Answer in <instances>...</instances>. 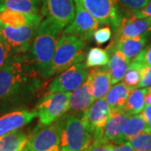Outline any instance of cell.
<instances>
[{
	"label": "cell",
	"instance_id": "6da1fadb",
	"mask_svg": "<svg viewBox=\"0 0 151 151\" xmlns=\"http://www.w3.org/2000/svg\"><path fill=\"white\" fill-rule=\"evenodd\" d=\"M28 53L14 54L0 69V113L29 104L42 87L44 79Z\"/></svg>",
	"mask_w": 151,
	"mask_h": 151
},
{
	"label": "cell",
	"instance_id": "7a4b0ae2",
	"mask_svg": "<svg viewBox=\"0 0 151 151\" xmlns=\"http://www.w3.org/2000/svg\"><path fill=\"white\" fill-rule=\"evenodd\" d=\"M64 27L50 18H45L39 25L29 55L44 80L50 78V69L56 45Z\"/></svg>",
	"mask_w": 151,
	"mask_h": 151
},
{
	"label": "cell",
	"instance_id": "3957f363",
	"mask_svg": "<svg viewBox=\"0 0 151 151\" xmlns=\"http://www.w3.org/2000/svg\"><path fill=\"white\" fill-rule=\"evenodd\" d=\"M61 151H86L93 142V135L81 117L65 113L58 120Z\"/></svg>",
	"mask_w": 151,
	"mask_h": 151
},
{
	"label": "cell",
	"instance_id": "277c9868",
	"mask_svg": "<svg viewBox=\"0 0 151 151\" xmlns=\"http://www.w3.org/2000/svg\"><path fill=\"white\" fill-rule=\"evenodd\" d=\"M85 47L86 41L84 40L62 33L52 59L49 74L50 78L73 65L83 62L86 57Z\"/></svg>",
	"mask_w": 151,
	"mask_h": 151
},
{
	"label": "cell",
	"instance_id": "5b68a950",
	"mask_svg": "<svg viewBox=\"0 0 151 151\" xmlns=\"http://www.w3.org/2000/svg\"><path fill=\"white\" fill-rule=\"evenodd\" d=\"M70 109V92H48L35 108L40 124L48 126L63 117Z\"/></svg>",
	"mask_w": 151,
	"mask_h": 151
},
{
	"label": "cell",
	"instance_id": "8992f818",
	"mask_svg": "<svg viewBox=\"0 0 151 151\" xmlns=\"http://www.w3.org/2000/svg\"><path fill=\"white\" fill-rule=\"evenodd\" d=\"M60 136L58 120L48 126L39 124L28 136L23 151H61Z\"/></svg>",
	"mask_w": 151,
	"mask_h": 151
},
{
	"label": "cell",
	"instance_id": "52a82bcc",
	"mask_svg": "<svg viewBox=\"0 0 151 151\" xmlns=\"http://www.w3.org/2000/svg\"><path fill=\"white\" fill-rule=\"evenodd\" d=\"M91 69L85 62L73 65L56 76L48 85V92H71L84 83Z\"/></svg>",
	"mask_w": 151,
	"mask_h": 151
},
{
	"label": "cell",
	"instance_id": "ba28073f",
	"mask_svg": "<svg viewBox=\"0 0 151 151\" xmlns=\"http://www.w3.org/2000/svg\"><path fill=\"white\" fill-rule=\"evenodd\" d=\"M82 6L97 21L116 29L123 15L116 0H79Z\"/></svg>",
	"mask_w": 151,
	"mask_h": 151
},
{
	"label": "cell",
	"instance_id": "9c48e42d",
	"mask_svg": "<svg viewBox=\"0 0 151 151\" xmlns=\"http://www.w3.org/2000/svg\"><path fill=\"white\" fill-rule=\"evenodd\" d=\"M38 27L39 25L13 28L0 22V36L13 49L15 54H25L29 50Z\"/></svg>",
	"mask_w": 151,
	"mask_h": 151
},
{
	"label": "cell",
	"instance_id": "30bf717a",
	"mask_svg": "<svg viewBox=\"0 0 151 151\" xmlns=\"http://www.w3.org/2000/svg\"><path fill=\"white\" fill-rule=\"evenodd\" d=\"M75 1V17L73 21L64 29L63 34L80 37L85 41L90 40L99 28L100 23L82 6L79 0Z\"/></svg>",
	"mask_w": 151,
	"mask_h": 151
},
{
	"label": "cell",
	"instance_id": "8fae6325",
	"mask_svg": "<svg viewBox=\"0 0 151 151\" xmlns=\"http://www.w3.org/2000/svg\"><path fill=\"white\" fill-rule=\"evenodd\" d=\"M74 0H42L41 15L50 18L62 27H67L75 17Z\"/></svg>",
	"mask_w": 151,
	"mask_h": 151
},
{
	"label": "cell",
	"instance_id": "7c38bea8",
	"mask_svg": "<svg viewBox=\"0 0 151 151\" xmlns=\"http://www.w3.org/2000/svg\"><path fill=\"white\" fill-rule=\"evenodd\" d=\"M111 113V108L104 97L94 101L86 110L81 119L93 135V139L103 129Z\"/></svg>",
	"mask_w": 151,
	"mask_h": 151
},
{
	"label": "cell",
	"instance_id": "4fadbf2b",
	"mask_svg": "<svg viewBox=\"0 0 151 151\" xmlns=\"http://www.w3.org/2000/svg\"><path fill=\"white\" fill-rule=\"evenodd\" d=\"M150 25L151 17L146 19H136L133 14H126L123 17L119 27L115 29L113 42L141 35L149 29Z\"/></svg>",
	"mask_w": 151,
	"mask_h": 151
},
{
	"label": "cell",
	"instance_id": "5bb4252c",
	"mask_svg": "<svg viewBox=\"0 0 151 151\" xmlns=\"http://www.w3.org/2000/svg\"><path fill=\"white\" fill-rule=\"evenodd\" d=\"M37 117L35 110L18 109L0 117V135L18 131L30 124Z\"/></svg>",
	"mask_w": 151,
	"mask_h": 151
},
{
	"label": "cell",
	"instance_id": "9a60e30c",
	"mask_svg": "<svg viewBox=\"0 0 151 151\" xmlns=\"http://www.w3.org/2000/svg\"><path fill=\"white\" fill-rule=\"evenodd\" d=\"M130 114L124 109L123 110H111L110 116L103 129L98 134L94 139H100L112 142L115 144L121 137L124 126L129 120ZM93 139V140H94Z\"/></svg>",
	"mask_w": 151,
	"mask_h": 151
},
{
	"label": "cell",
	"instance_id": "2e32d148",
	"mask_svg": "<svg viewBox=\"0 0 151 151\" xmlns=\"http://www.w3.org/2000/svg\"><path fill=\"white\" fill-rule=\"evenodd\" d=\"M89 76V75H88ZM94 102L92 82L89 76L80 87L70 92V109L72 114L81 116Z\"/></svg>",
	"mask_w": 151,
	"mask_h": 151
},
{
	"label": "cell",
	"instance_id": "e0dca14e",
	"mask_svg": "<svg viewBox=\"0 0 151 151\" xmlns=\"http://www.w3.org/2000/svg\"><path fill=\"white\" fill-rule=\"evenodd\" d=\"M149 36L150 35L145 32L136 37L123 39L116 42H112L108 48L115 49L121 51L130 61H132L145 49L146 41Z\"/></svg>",
	"mask_w": 151,
	"mask_h": 151
},
{
	"label": "cell",
	"instance_id": "ac0fdd59",
	"mask_svg": "<svg viewBox=\"0 0 151 151\" xmlns=\"http://www.w3.org/2000/svg\"><path fill=\"white\" fill-rule=\"evenodd\" d=\"M41 21L42 15L37 14H25L10 10L0 12V22L13 28L40 25Z\"/></svg>",
	"mask_w": 151,
	"mask_h": 151
},
{
	"label": "cell",
	"instance_id": "d6986e66",
	"mask_svg": "<svg viewBox=\"0 0 151 151\" xmlns=\"http://www.w3.org/2000/svg\"><path fill=\"white\" fill-rule=\"evenodd\" d=\"M110 55V59L107 68L111 74V83L115 85L124 79V75L129 68L130 60L121 51L115 49H106Z\"/></svg>",
	"mask_w": 151,
	"mask_h": 151
},
{
	"label": "cell",
	"instance_id": "ffe728a7",
	"mask_svg": "<svg viewBox=\"0 0 151 151\" xmlns=\"http://www.w3.org/2000/svg\"><path fill=\"white\" fill-rule=\"evenodd\" d=\"M88 76L92 82L94 101L105 97L112 86L111 74L107 66L91 69Z\"/></svg>",
	"mask_w": 151,
	"mask_h": 151
},
{
	"label": "cell",
	"instance_id": "44dd1931",
	"mask_svg": "<svg viewBox=\"0 0 151 151\" xmlns=\"http://www.w3.org/2000/svg\"><path fill=\"white\" fill-rule=\"evenodd\" d=\"M134 89V88L126 86L124 82H119L111 86L110 90L104 97L109 104L111 110L124 109L127 100Z\"/></svg>",
	"mask_w": 151,
	"mask_h": 151
},
{
	"label": "cell",
	"instance_id": "7402d4cb",
	"mask_svg": "<svg viewBox=\"0 0 151 151\" xmlns=\"http://www.w3.org/2000/svg\"><path fill=\"white\" fill-rule=\"evenodd\" d=\"M145 132H150V130L141 113L131 115L124 126L121 137L115 144L129 142L133 138Z\"/></svg>",
	"mask_w": 151,
	"mask_h": 151
},
{
	"label": "cell",
	"instance_id": "603a6c76",
	"mask_svg": "<svg viewBox=\"0 0 151 151\" xmlns=\"http://www.w3.org/2000/svg\"><path fill=\"white\" fill-rule=\"evenodd\" d=\"M41 9L42 0H0V12L10 10L40 14Z\"/></svg>",
	"mask_w": 151,
	"mask_h": 151
},
{
	"label": "cell",
	"instance_id": "cb8c5ba5",
	"mask_svg": "<svg viewBox=\"0 0 151 151\" xmlns=\"http://www.w3.org/2000/svg\"><path fill=\"white\" fill-rule=\"evenodd\" d=\"M28 142L24 131H14L0 135V151H23Z\"/></svg>",
	"mask_w": 151,
	"mask_h": 151
},
{
	"label": "cell",
	"instance_id": "d4e9b609",
	"mask_svg": "<svg viewBox=\"0 0 151 151\" xmlns=\"http://www.w3.org/2000/svg\"><path fill=\"white\" fill-rule=\"evenodd\" d=\"M148 88H134L127 100L124 110L130 115L140 114L145 106V95Z\"/></svg>",
	"mask_w": 151,
	"mask_h": 151
},
{
	"label": "cell",
	"instance_id": "484cf974",
	"mask_svg": "<svg viewBox=\"0 0 151 151\" xmlns=\"http://www.w3.org/2000/svg\"><path fill=\"white\" fill-rule=\"evenodd\" d=\"M109 59L110 55L107 50L100 47H93L90 49L86 54L85 64L90 69L99 68L108 65Z\"/></svg>",
	"mask_w": 151,
	"mask_h": 151
},
{
	"label": "cell",
	"instance_id": "4316f807",
	"mask_svg": "<svg viewBox=\"0 0 151 151\" xmlns=\"http://www.w3.org/2000/svg\"><path fill=\"white\" fill-rule=\"evenodd\" d=\"M143 64L136 60L130 61L129 68L124 75L123 82L126 86L136 88L141 79V69L143 67Z\"/></svg>",
	"mask_w": 151,
	"mask_h": 151
},
{
	"label": "cell",
	"instance_id": "83f0119b",
	"mask_svg": "<svg viewBox=\"0 0 151 151\" xmlns=\"http://www.w3.org/2000/svg\"><path fill=\"white\" fill-rule=\"evenodd\" d=\"M119 9H124L128 14H133L144 9L150 0H116Z\"/></svg>",
	"mask_w": 151,
	"mask_h": 151
},
{
	"label": "cell",
	"instance_id": "f1b7e54d",
	"mask_svg": "<svg viewBox=\"0 0 151 151\" xmlns=\"http://www.w3.org/2000/svg\"><path fill=\"white\" fill-rule=\"evenodd\" d=\"M129 142L135 151H151V132L142 133Z\"/></svg>",
	"mask_w": 151,
	"mask_h": 151
},
{
	"label": "cell",
	"instance_id": "f546056e",
	"mask_svg": "<svg viewBox=\"0 0 151 151\" xmlns=\"http://www.w3.org/2000/svg\"><path fill=\"white\" fill-rule=\"evenodd\" d=\"M15 54L13 49L0 36V69L8 63V61Z\"/></svg>",
	"mask_w": 151,
	"mask_h": 151
},
{
	"label": "cell",
	"instance_id": "4dcf8cb0",
	"mask_svg": "<svg viewBox=\"0 0 151 151\" xmlns=\"http://www.w3.org/2000/svg\"><path fill=\"white\" fill-rule=\"evenodd\" d=\"M93 40L97 45H103L107 43L112 38V29L109 26H104L97 29L93 34Z\"/></svg>",
	"mask_w": 151,
	"mask_h": 151
},
{
	"label": "cell",
	"instance_id": "1f68e13d",
	"mask_svg": "<svg viewBox=\"0 0 151 151\" xmlns=\"http://www.w3.org/2000/svg\"><path fill=\"white\" fill-rule=\"evenodd\" d=\"M151 86V65H144L141 69V79L137 87L148 88Z\"/></svg>",
	"mask_w": 151,
	"mask_h": 151
},
{
	"label": "cell",
	"instance_id": "d6a6232c",
	"mask_svg": "<svg viewBox=\"0 0 151 151\" xmlns=\"http://www.w3.org/2000/svg\"><path fill=\"white\" fill-rule=\"evenodd\" d=\"M113 143L109 141L97 139L92 142V145L88 149V151H112Z\"/></svg>",
	"mask_w": 151,
	"mask_h": 151
},
{
	"label": "cell",
	"instance_id": "836d02e7",
	"mask_svg": "<svg viewBox=\"0 0 151 151\" xmlns=\"http://www.w3.org/2000/svg\"><path fill=\"white\" fill-rule=\"evenodd\" d=\"M133 60H136L143 65H151V43L144 49L140 54Z\"/></svg>",
	"mask_w": 151,
	"mask_h": 151
},
{
	"label": "cell",
	"instance_id": "e575fe53",
	"mask_svg": "<svg viewBox=\"0 0 151 151\" xmlns=\"http://www.w3.org/2000/svg\"><path fill=\"white\" fill-rule=\"evenodd\" d=\"M133 15L136 19H146V18H150L151 17V0L150 2L147 5L142 9L141 10L136 12L133 14Z\"/></svg>",
	"mask_w": 151,
	"mask_h": 151
},
{
	"label": "cell",
	"instance_id": "d590c367",
	"mask_svg": "<svg viewBox=\"0 0 151 151\" xmlns=\"http://www.w3.org/2000/svg\"><path fill=\"white\" fill-rule=\"evenodd\" d=\"M112 151H135L132 147L130 142H125L121 144H113Z\"/></svg>",
	"mask_w": 151,
	"mask_h": 151
},
{
	"label": "cell",
	"instance_id": "8d00e7d4",
	"mask_svg": "<svg viewBox=\"0 0 151 151\" xmlns=\"http://www.w3.org/2000/svg\"><path fill=\"white\" fill-rule=\"evenodd\" d=\"M141 115L143 116V118L145 120L146 124H148L151 132V106L145 107L144 108V110L141 113Z\"/></svg>",
	"mask_w": 151,
	"mask_h": 151
},
{
	"label": "cell",
	"instance_id": "74e56055",
	"mask_svg": "<svg viewBox=\"0 0 151 151\" xmlns=\"http://www.w3.org/2000/svg\"><path fill=\"white\" fill-rule=\"evenodd\" d=\"M145 107L151 106V91L149 89V87L145 95Z\"/></svg>",
	"mask_w": 151,
	"mask_h": 151
},
{
	"label": "cell",
	"instance_id": "f35d334b",
	"mask_svg": "<svg viewBox=\"0 0 151 151\" xmlns=\"http://www.w3.org/2000/svg\"><path fill=\"white\" fill-rule=\"evenodd\" d=\"M146 32L148 33V34H149V35H151V25H150V27L149 28V29H148V30H147Z\"/></svg>",
	"mask_w": 151,
	"mask_h": 151
},
{
	"label": "cell",
	"instance_id": "ab89813d",
	"mask_svg": "<svg viewBox=\"0 0 151 151\" xmlns=\"http://www.w3.org/2000/svg\"><path fill=\"white\" fill-rule=\"evenodd\" d=\"M149 89H150V91H151V86H150V87H149Z\"/></svg>",
	"mask_w": 151,
	"mask_h": 151
},
{
	"label": "cell",
	"instance_id": "60d3db41",
	"mask_svg": "<svg viewBox=\"0 0 151 151\" xmlns=\"http://www.w3.org/2000/svg\"><path fill=\"white\" fill-rule=\"evenodd\" d=\"M86 151H88V150H86Z\"/></svg>",
	"mask_w": 151,
	"mask_h": 151
}]
</instances>
